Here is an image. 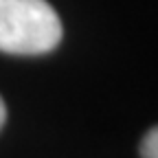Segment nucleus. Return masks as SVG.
Wrapping results in <instances>:
<instances>
[{
	"label": "nucleus",
	"instance_id": "nucleus-1",
	"mask_svg": "<svg viewBox=\"0 0 158 158\" xmlns=\"http://www.w3.org/2000/svg\"><path fill=\"white\" fill-rule=\"evenodd\" d=\"M62 20L46 0H0V51L44 55L62 42Z\"/></svg>",
	"mask_w": 158,
	"mask_h": 158
},
{
	"label": "nucleus",
	"instance_id": "nucleus-2",
	"mask_svg": "<svg viewBox=\"0 0 158 158\" xmlns=\"http://www.w3.org/2000/svg\"><path fill=\"white\" fill-rule=\"evenodd\" d=\"M141 156L143 158H158V132H156V127H152L145 134L143 143H141Z\"/></svg>",
	"mask_w": 158,
	"mask_h": 158
},
{
	"label": "nucleus",
	"instance_id": "nucleus-3",
	"mask_svg": "<svg viewBox=\"0 0 158 158\" xmlns=\"http://www.w3.org/2000/svg\"><path fill=\"white\" fill-rule=\"evenodd\" d=\"M5 121H7V106L2 101V97H0V127L5 125Z\"/></svg>",
	"mask_w": 158,
	"mask_h": 158
}]
</instances>
